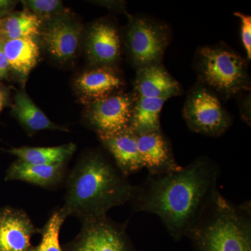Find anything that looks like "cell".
<instances>
[{
  "label": "cell",
  "instance_id": "e0dca14e",
  "mask_svg": "<svg viewBox=\"0 0 251 251\" xmlns=\"http://www.w3.org/2000/svg\"><path fill=\"white\" fill-rule=\"evenodd\" d=\"M2 43L10 72L24 82L40 59V49L37 41L31 38H23Z\"/></svg>",
  "mask_w": 251,
  "mask_h": 251
},
{
  "label": "cell",
  "instance_id": "5b68a950",
  "mask_svg": "<svg viewBox=\"0 0 251 251\" xmlns=\"http://www.w3.org/2000/svg\"><path fill=\"white\" fill-rule=\"evenodd\" d=\"M168 25L148 16H130L124 31V44L136 69L162 64L171 40Z\"/></svg>",
  "mask_w": 251,
  "mask_h": 251
},
{
  "label": "cell",
  "instance_id": "2e32d148",
  "mask_svg": "<svg viewBox=\"0 0 251 251\" xmlns=\"http://www.w3.org/2000/svg\"><path fill=\"white\" fill-rule=\"evenodd\" d=\"M67 165H32L17 159L6 172V181H24L44 188H54L65 179Z\"/></svg>",
  "mask_w": 251,
  "mask_h": 251
},
{
  "label": "cell",
  "instance_id": "52a82bcc",
  "mask_svg": "<svg viewBox=\"0 0 251 251\" xmlns=\"http://www.w3.org/2000/svg\"><path fill=\"white\" fill-rule=\"evenodd\" d=\"M80 233L66 245L64 251H135L125 225L117 224L108 216L82 223Z\"/></svg>",
  "mask_w": 251,
  "mask_h": 251
},
{
  "label": "cell",
  "instance_id": "4316f807",
  "mask_svg": "<svg viewBox=\"0 0 251 251\" xmlns=\"http://www.w3.org/2000/svg\"><path fill=\"white\" fill-rule=\"evenodd\" d=\"M17 1L0 0V19L12 14Z\"/></svg>",
  "mask_w": 251,
  "mask_h": 251
},
{
  "label": "cell",
  "instance_id": "ffe728a7",
  "mask_svg": "<svg viewBox=\"0 0 251 251\" xmlns=\"http://www.w3.org/2000/svg\"><path fill=\"white\" fill-rule=\"evenodd\" d=\"M44 21L27 9L12 13L0 19V41L31 38L40 35Z\"/></svg>",
  "mask_w": 251,
  "mask_h": 251
},
{
  "label": "cell",
  "instance_id": "9a60e30c",
  "mask_svg": "<svg viewBox=\"0 0 251 251\" xmlns=\"http://www.w3.org/2000/svg\"><path fill=\"white\" fill-rule=\"evenodd\" d=\"M104 148L111 153L116 167L126 176L144 168L137 143V135L129 127L108 135H99Z\"/></svg>",
  "mask_w": 251,
  "mask_h": 251
},
{
  "label": "cell",
  "instance_id": "484cf974",
  "mask_svg": "<svg viewBox=\"0 0 251 251\" xmlns=\"http://www.w3.org/2000/svg\"><path fill=\"white\" fill-rule=\"evenodd\" d=\"M9 72V64L3 49V43L0 41V80L6 78Z\"/></svg>",
  "mask_w": 251,
  "mask_h": 251
},
{
  "label": "cell",
  "instance_id": "d6986e66",
  "mask_svg": "<svg viewBox=\"0 0 251 251\" xmlns=\"http://www.w3.org/2000/svg\"><path fill=\"white\" fill-rule=\"evenodd\" d=\"M76 150L75 144L56 147H22L3 150L18 159L32 165H67Z\"/></svg>",
  "mask_w": 251,
  "mask_h": 251
},
{
  "label": "cell",
  "instance_id": "cb8c5ba5",
  "mask_svg": "<svg viewBox=\"0 0 251 251\" xmlns=\"http://www.w3.org/2000/svg\"><path fill=\"white\" fill-rule=\"evenodd\" d=\"M234 16L240 19L241 38L244 49L247 52V59H251V17L249 15L235 12Z\"/></svg>",
  "mask_w": 251,
  "mask_h": 251
},
{
  "label": "cell",
  "instance_id": "7402d4cb",
  "mask_svg": "<svg viewBox=\"0 0 251 251\" xmlns=\"http://www.w3.org/2000/svg\"><path fill=\"white\" fill-rule=\"evenodd\" d=\"M66 219L60 209L54 211L41 229L40 243L30 251H64L59 242V233Z\"/></svg>",
  "mask_w": 251,
  "mask_h": 251
},
{
  "label": "cell",
  "instance_id": "603a6c76",
  "mask_svg": "<svg viewBox=\"0 0 251 251\" xmlns=\"http://www.w3.org/2000/svg\"><path fill=\"white\" fill-rule=\"evenodd\" d=\"M22 2L25 9L35 14L44 22L69 11L59 0H27Z\"/></svg>",
  "mask_w": 251,
  "mask_h": 251
},
{
  "label": "cell",
  "instance_id": "ac0fdd59",
  "mask_svg": "<svg viewBox=\"0 0 251 251\" xmlns=\"http://www.w3.org/2000/svg\"><path fill=\"white\" fill-rule=\"evenodd\" d=\"M13 113L20 125L29 135H34L38 132L45 130H57L67 132L65 127L59 126L51 122L25 91L17 92L15 97Z\"/></svg>",
  "mask_w": 251,
  "mask_h": 251
},
{
  "label": "cell",
  "instance_id": "3957f363",
  "mask_svg": "<svg viewBox=\"0 0 251 251\" xmlns=\"http://www.w3.org/2000/svg\"><path fill=\"white\" fill-rule=\"evenodd\" d=\"M188 237L196 251H251L250 204L234 205L218 192Z\"/></svg>",
  "mask_w": 251,
  "mask_h": 251
},
{
  "label": "cell",
  "instance_id": "ba28073f",
  "mask_svg": "<svg viewBox=\"0 0 251 251\" xmlns=\"http://www.w3.org/2000/svg\"><path fill=\"white\" fill-rule=\"evenodd\" d=\"M134 104L133 94H112L87 104L85 121L97 135H108L128 128Z\"/></svg>",
  "mask_w": 251,
  "mask_h": 251
},
{
  "label": "cell",
  "instance_id": "7a4b0ae2",
  "mask_svg": "<svg viewBox=\"0 0 251 251\" xmlns=\"http://www.w3.org/2000/svg\"><path fill=\"white\" fill-rule=\"evenodd\" d=\"M134 189L103 153L88 151L68 175L64 204L59 209L66 218L74 216L82 223L129 202Z\"/></svg>",
  "mask_w": 251,
  "mask_h": 251
},
{
  "label": "cell",
  "instance_id": "83f0119b",
  "mask_svg": "<svg viewBox=\"0 0 251 251\" xmlns=\"http://www.w3.org/2000/svg\"><path fill=\"white\" fill-rule=\"evenodd\" d=\"M6 101H7V95H6V91L0 87V113L6 105Z\"/></svg>",
  "mask_w": 251,
  "mask_h": 251
},
{
  "label": "cell",
  "instance_id": "277c9868",
  "mask_svg": "<svg viewBox=\"0 0 251 251\" xmlns=\"http://www.w3.org/2000/svg\"><path fill=\"white\" fill-rule=\"evenodd\" d=\"M194 67L199 82L225 99L250 91L247 61L223 43L199 48Z\"/></svg>",
  "mask_w": 251,
  "mask_h": 251
},
{
  "label": "cell",
  "instance_id": "8992f818",
  "mask_svg": "<svg viewBox=\"0 0 251 251\" xmlns=\"http://www.w3.org/2000/svg\"><path fill=\"white\" fill-rule=\"evenodd\" d=\"M183 116L192 131L210 137L221 136L232 122L214 91L201 82L188 92Z\"/></svg>",
  "mask_w": 251,
  "mask_h": 251
},
{
  "label": "cell",
  "instance_id": "6da1fadb",
  "mask_svg": "<svg viewBox=\"0 0 251 251\" xmlns=\"http://www.w3.org/2000/svg\"><path fill=\"white\" fill-rule=\"evenodd\" d=\"M219 169L205 156L178 171L149 175L135 186L130 201L135 211L151 213L161 219L175 241L188 237L219 191Z\"/></svg>",
  "mask_w": 251,
  "mask_h": 251
},
{
  "label": "cell",
  "instance_id": "4fadbf2b",
  "mask_svg": "<svg viewBox=\"0 0 251 251\" xmlns=\"http://www.w3.org/2000/svg\"><path fill=\"white\" fill-rule=\"evenodd\" d=\"M137 143L144 168L148 170L150 175L168 174L181 168L161 130L137 135Z\"/></svg>",
  "mask_w": 251,
  "mask_h": 251
},
{
  "label": "cell",
  "instance_id": "9c48e42d",
  "mask_svg": "<svg viewBox=\"0 0 251 251\" xmlns=\"http://www.w3.org/2000/svg\"><path fill=\"white\" fill-rule=\"evenodd\" d=\"M82 36V26L69 11L44 21L39 35L51 58L62 64L76 57Z\"/></svg>",
  "mask_w": 251,
  "mask_h": 251
},
{
  "label": "cell",
  "instance_id": "8fae6325",
  "mask_svg": "<svg viewBox=\"0 0 251 251\" xmlns=\"http://www.w3.org/2000/svg\"><path fill=\"white\" fill-rule=\"evenodd\" d=\"M40 232L23 209H0V251H30L31 237Z\"/></svg>",
  "mask_w": 251,
  "mask_h": 251
},
{
  "label": "cell",
  "instance_id": "30bf717a",
  "mask_svg": "<svg viewBox=\"0 0 251 251\" xmlns=\"http://www.w3.org/2000/svg\"><path fill=\"white\" fill-rule=\"evenodd\" d=\"M122 39L118 28L107 20L93 23L87 30L85 52L92 66L114 67L121 57Z\"/></svg>",
  "mask_w": 251,
  "mask_h": 251
},
{
  "label": "cell",
  "instance_id": "5bb4252c",
  "mask_svg": "<svg viewBox=\"0 0 251 251\" xmlns=\"http://www.w3.org/2000/svg\"><path fill=\"white\" fill-rule=\"evenodd\" d=\"M182 93L181 86L162 64L138 69L135 79L134 98L168 99Z\"/></svg>",
  "mask_w": 251,
  "mask_h": 251
},
{
  "label": "cell",
  "instance_id": "44dd1931",
  "mask_svg": "<svg viewBox=\"0 0 251 251\" xmlns=\"http://www.w3.org/2000/svg\"><path fill=\"white\" fill-rule=\"evenodd\" d=\"M166 99L134 98L129 128L136 135L161 130L160 115Z\"/></svg>",
  "mask_w": 251,
  "mask_h": 251
},
{
  "label": "cell",
  "instance_id": "d4e9b609",
  "mask_svg": "<svg viewBox=\"0 0 251 251\" xmlns=\"http://www.w3.org/2000/svg\"><path fill=\"white\" fill-rule=\"evenodd\" d=\"M240 102V114L243 121L251 125V93L242 97Z\"/></svg>",
  "mask_w": 251,
  "mask_h": 251
},
{
  "label": "cell",
  "instance_id": "7c38bea8",
  "mask_svg": "<svg viewBox=\"0 0 251 251\" xmlns=\"http://www.w3.org/2000/svg\"><path fill=\"white\" fill-rule=\"evenodd\" d=\"M124 85L120 74L110 66H93L81 73L74 82L75 91L86 104L118 93Z\"/></svg>",
  "mask_w": 251,
  "mask_h": 251
}]
</instances>
